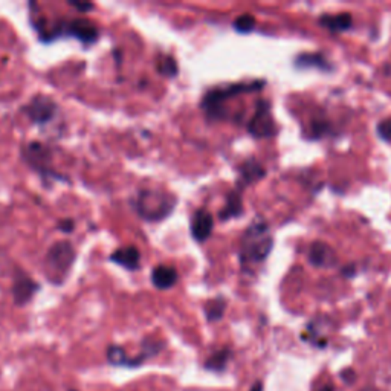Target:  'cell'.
Returning <instances> with one entry per match:
<instances>
[{
    "label": "cell",
    "instance_id": "obj_1",
    "mask_svg": "<svg viewBox=\"0 0 391 391\" xmlns=\"http://www.w3.org/2000/svg\"><path fill=\"white\" fill-rule=\"evenodd\" d=\"M272 247L274 239L269 233V226L265 220L256 219L247 228L240 242L239 260L243 269L263 263L267 256L271 254Z\"/></svg>",
    "mask_w": 391,
    "mask_h": 391
},
{
    "label": "cell",
    "instance_id": "obj_2",
    "mask_svg": "<svg viewBox=\"0 0 391 391\" xmlns=\"http://www.w3.org/2000/svg\"><path fill=\"white\" fill-rule=\"evenodd\" d=\"M178 205V197L155 188H142L132 201L133 210L145 222H160L167 219Z\"/></svg>",
    "mask_w": 391,
    "mask_h": 391
},
{
    "label": "cell",
    "instance_id": "obj_3",
    "mask_svg": "<svg viewBox=\"0 0 391 391\" xmlns=\"http://www.w3.org/2000/svg\"><path fill=\"white\" fill-rule=\"evenodd\" d=\"M265 84V81H252L228 84V86L224 88H213L203 95L201 101V109L210 119H226L228 115L225 103L228 99L242 94H252V92L262 90Z\"/></svg>",
    "mask_w": 391,
    "mask_h": 391
},
{
    "label": "cell",
    "instance_id": "obj_4",
    "mask_svg": "<svg viewBox=\"0 0 391 391\" xmlns=\"http://www.w3.org/2000/svg\"><path fill=\"white\" fill-rule=\"evenodd\" d=\"M76 258L75 248L69 242H57L53 243L46 252L43 269L46 278L52 285H63L69 277V272L72 269V265Z\"/></svg>",
    "mask_w": 391,
    "mask_h": 391
},
{
    "label": "cell",
    "instance_id": "obj_5",
    "mask_svg": "<svg viewBox=\"0 0 391 391\" xmlns=\"http://www.w3.org/2000/svg\"><path fill=\"white\" fill-rule=\"evenodd\" d=\"M60 37H74L83 44H94L99 38V29L86 19H74L67 23H58V25L40 35L42 42H52Z\"/></svg>",
    "mask_w": 391,
    "mask_h": 391
},
{
    "label": "cell",
    "instance_id": "obj_6",
    "mask_svg": "<svg viewBox=\"0 0 391 391\" xmlns=\"http://www.w3.org/2000/svg\"><path fill=\"white\" fill-rule=\"evenodd\" d=\"M22 158L35 173L40 174L44 181H48L49 178L66 181V178L58 176L52 170V151L49 150V147H46L44 144L37 141L26 144L25 147L22 149Z\"/></svg>",
    "mask_w": 391,
    "mask_h": 391
},
{
    "label": "cell",
    "instance_id": "obj_7",
    "mask_svg": "<svg viewBox=\"0 0 391 391\" xmlns=\"http://www.w3.org/2000/svg\"><path fill=\"white\" fill-rule=\"evenodd\" d=\"M248 132L254 138H271L277 133V126L271 113V104L266 99H258L256 113L248 122Z\"/></svg>",
    "mask_w": 391,
    "mask_h": 391
},
{
    "label": "cell",
    "instance_id": "obj_8",
    "mask_svg": "<svg viewBox=\"0 0 391 391\" xmlns=\"http://www.w3.org/2000/svg\"><path fill=\"white\" fill-rule=\"evenodd\" d=\"M33 124H48L57 113V103L48 95H35L31 101L22 107Z\"/></svg>",
    "mask_w": 391,
    "mask_h": 391
},
{
    "label": "cell",
    "instance_id": "obj_9",
    "mask_svg": "<svg viewBox=\"0 0 391 391\" xmlns=\"http://www.w3.org/2000/svg\"><path fill=\"white\" fill-rule=\"evenodd\" d=\"M38 290H40V285L35 280L31 278L22 269H15L13 281V300L15 306L23 308V306L33 300Z\"/></svg>",
    "mask_w": 391,
    "mask_h": 391
},
{
    "label": "cell",
    "instance_id": "obj_10",
    "mask_svg": "<svg viewBox=\"0 0 391 391\" xmlns=\"http://www.w3.org/2000/svg\"><path fill=\"white\" fill-rule=\"evenodd\" d=\"M213 228H214V217L208 210L199 208L193 213L190 222V231L196 242L203 243L208 240L213 234Z\"/></svg>",
    "mask_w": 391,
    "mask_h": 391
},
{
    "label": "cell",
    "instance_id": "obj_11",
    "mask_svg": "<svg viewBox=\"0 0 391 391\" xmlns=\"http://www.w3.org/2000/svg\"><path fill=\"white\" fill-rule=\"evenodd\" d=\"M309 262L315 267H332L338 262L333 248L324 242H313L308 252Z\"/></svg>",
    "mask_w": 391,
    "mask_h": 391
},
{
    "label": "cell",
    "instance_id": "obj_12",
    "mask_svg": "<svg viewBox=\"0 0 391 391\" xmlns=\"http://www.w3.org/2000/svg\"><path fill=\"white\" fill-rule=\"evenodd\" d=\"M109 260L112 263H117L127 271H136L141 266V254L135 247H124L113 251Z\"/></svg>",
    "mask_w": 391,
    "mask_h": 391
},
{
    "label": "cell",
    "instance_id": "obj_13",
    "mask_svg": "<svg viewBox=\"0 0 391 391\" xmlns=\"http://www.w3.org/2000/svg\"><path fill=\"white\" fill-rule=\"evenodd\" d=\"M239 174L240 179L237 182V187L243 188L249 185V183L258 182L260 179H263L266 176V168L258 163L256 159H248L240 165L239 168Z\"/></svg>",
    "mask_w": 391,
    "mask_h": 391
},
{
    "label": "cell",
    "instance_id": "obj_14",
    "mask_svg": "<svg viewBox=\"0 0 391 391\" xmlns=\"http://www.w3.org/2000/svg\"><path fill=\"white\" fill-rule=\"evenodd\" d=\"M179 274L172 266L159 265L151 271V283L159 290H168L178 285Z\"/></svg>",
    "mask_w": 391,
    "mask_h": 391
},
{
    "label": "cell",
    "instance_id": "obj_15",
    "mask_svg": "<svg viewBox=\"0 0 391 391\" xmlns=\"http://www.w3.org/2000/svg\"><path fill=\"white\" fill-rule=\"evenodd\" d=\"M243 214V197H242V188L235 187L233 191H229L226 196V203L224 206V210L219 213L220 220H229L240 217Z\"/></svg>",
    "mask_w": 391,
    "mask_h": 391
},
{
    "label": "cell",
    "instance_id": "obj_16",
    "mask_svg": "<svg viewBox=\"0 0 391 391\" xmlns=\"http://www.w3.org/2000/svg\"><path fill=\"white\" fill-rule=\"evenodd\" d=\"M319 25L323 28H327L332 33H341V31H347L353 25V17L349 13H341V14H323L319 17Z\"/></svg>",
    "mask_w": 391,
    "mask_h": 391
},
{
    "label": "cell",
    "instance_id": "obj_17",
    "mask_svg": "<svg viewBox=\"0 0 391 391\" xmlns=\"http://www.w3.org/2000/svg\"><path fill=\"white\" fill-rule=\"evenodd\" d=\"M295 66L297 67H315V69H321V71H331L332 66L328 61L326 60V57L323 53H318V52H304L300 53L295 58Z\"/></svg>",
    "mask_w": 391,
    "mask_h": 391
},
{
    "label": "cell",
    "instance_id": "obj_18",
    "mask_svg": "<svg viewBox=\"0 0 391 391\" xmlns=\"http://www.w3.org/2000/svg\"><path fill=\"white\" fill-rule=\"evenodd\" d=\"M225 310H226V301L224 297H217V298H213L208 303L203 306V312L206 315V319L210 321V323H214V321H220L225 315Z\"/></svg>",
    "mask_w": 391,
    "mask_h": 391
},
{
    "label": "cell",
    "instance_id": "obj_19",
    "mask_svg": "<svg viewBox=\"0 0 391 391\" xmlns=\"http://www.w3.org/2000/svg\"><path fill=\"white\" fill-rule=\"evenodd\" d=\"M229 358H231V350L222 349L208 358V361L205 363V369L211 372H224L229 363Z\"/></svg>",
    "mask_w": 391,
    "mask_h": 391
},
{
    "label": "cell",
    "instance_id": "obj_20",
    "mask_svg": "<svg viewBox=\"0 0 391 391\" xmlns=\"http://www.w3.org/2000/svg\"><path fill=\"white\" fill-rule=\"evenodd\" d=\"M158 72L164 76H168V78H173V76L178 75L179 72V66L176 63V60L172 56H163L158 60Z\"/></svg>",
    "mask_w": 391,
    "mask_h": 391
},
{
    "label": "cell",
    "instance_id": "obj_21",
    "mask_svg": "<svg viewBox=\"0 0 391 391\" xmlns=\"http://www.w3.org/2000/svg\"><path fill=\"white\" fill-rule=\"evenodd\" d=\"M107 361H109L112 365L128 367L130 358L126 355V351L122 347L110 346L109 349H107Z\"/></svg>",
    "mask_w": 391,
    "mask_h": 391
},
{
    "label": "cell",
    "instance_id": "obj_22",
    "mask_svg": "<svg viewBox=\"0 0 391 391\" xmlns=\"http://www.w3.org/2000/svg\"><path fill=\"white\" fill-rule=\"evenodd\" d=\"M233 28L240 34H249L256 28V19L251 14H242L233 23Z\"/></svg>",
    "mask_w": 391,
    "mask_h": 391
},
{
    "label": "cell",
    "instance_id": "obj_23",
    "mask_svg": "<svg viewBox=\"0 0 391 391\" xmlns=\"http://www.w3.org/2000/svg\"><path fill=\"white\" fill-rule=\"evenodd\" d=\"M378 135L381 140L391 142V119H384L378 124Z\"/></svg>",
    "mask_w": 391,
    "mask_h": 391
},
{
    "label": "cell",
    "instance_id": "obj_24",
    "mask_svg": "<svg viewBox=\"0 0 391 391\" xmlns=\"http://www.w3.org/2000/svg\"><path fill=\"white\" fill-rule=\"evenodd\" d=\"M328 132V124L324 121H315L312 124V135L313 138H321Z\"/></svg>",
    "mask_w": 391,
    "mask_h": 391
},
{
    "label": "cell",
    "instance_id": "obj_25",
    "mask_svg": "<svg viewBox=\"0 0 391 391\" xmlns=\"http://www.w3.org/2000/svg\"><path fill=\"white\" fill-rule=\"evenodd\" d=\"M57 228L60 229V231H63L66 234L69 233H72L74 231V228H75V222L72 219H63L60 222V224L57 225Z\"/></svg>",
    "mask_w": 391,
    "mask_h": 391
},
{
    "label": "cell",
    "instance_id": "obj_26",
    "mask_svg": "<svg viewBox=\"0 0 391 391\" xmlns=\"http://www.w3.org/2000/svg\"><path fill=\"white\" fill-rule=\"evenodd\" d=\"M71 5L74 8H76V10L84 13V11H89V10H94V5L92 3H76V2H71Z\"/></svg>",
    "mask_w": 391,
    "mask_h": 391
},
{
    "label": "cell",
    "instance_id": "obj_27",
    "mask_svg": "<svg viewBox=\"0 0 391 391\" xmlns=\"http://www.w3.org/2000/svg\"><path fill=\"white\" fill-rule=\"evenodd\" d=\"M342 274L346 275V277H353V275L356 274V266L355 265H347V266H344L342 267Z\"/></svg>",
    "mask_w": 391,
    "mask_h": 391
},
{
    "label": "cell",
    "instance_id": "obj_28",
    "mask_svg": "<svg viewBox=\"0 0 391 391\" xmlns=\"http://www.w3.org/2000/svg\"><path fill=\"white\" fill-rule=\"evenodd\" d=\"M318 391H335V388H333L332 384H326V385L321 387Z\"/></svg>",
    "mask_w": 391,
    "mask_h": 391
},
{
    "label": "cell",
    "instance_id": "obj_29",
    "mask_svg": "<svg viewBox=\"0 0 391 391\" xmlns=\"http://www.w3.org/2000/svg\"><path fill=\"white\" fill-rule=\"evenodd\" d=\"M251 391H263V384H262V382H257V384L252 387Z\"/></svg>",
    "mask_w": 391,
    "mask_h": 391
},
{
    "label": "cell",
    "instance_id": "obj_30",
    "mask_svg": "<svg viewBox=\"0 0 391 391\" xmlns=\"http://www.w3.org/2000/svg\"><path fill=\"white\" fill-rule=\"evenodd\" d=\"M361 391H379V390L378 388H373V387H367V388H364Z\"/></svg>",
    "mask_w": 391,
    "mask_h": 391
}]
</instances>
